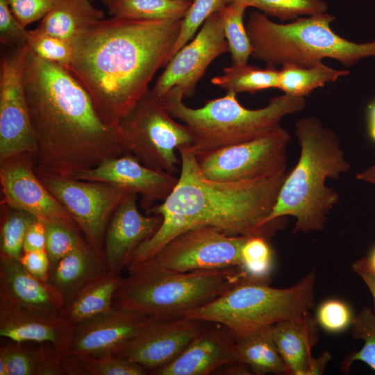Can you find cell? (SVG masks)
Returning <instances> with one entry per match:
<instances>
[{
	"label": "cell",
	"instance_id": "1",
	"mask_svg": "<svg viewBox=\"0 0 375 375\" xmlns=\"http://www.w3.org/2000/svg\"><path fill=\"white\" fill-rule=\"evenodd\" d=\"M23 77L38 176L72 178L126 153L119 124L101 118L69 70L29 48Z\"/></svg>",
	"mask_w": 375,
	"mask_h": 375
},
{
	"label": "cell",
	"instance_id": "2",
	"mask_svg": "<svg viewBox=\"0 0 375 375\" xmlns=\"http://www.w3.org/2000/svg\"><path fill=\"white\" fill-rule=\"evenodd\" d=\"M181 22L113 16L90 24L72 41L69 70L106 122L119 125L147 92L169 61Z\"/></svg>",
	"mask_w": 375,
	"mask_h": 375
},
{
	"label": "cell",
	"instance_id": "3",
	"mask_svg": "<svg viewBox=\"0 0 375 375\" xmlns=\"http://www.w3.org/2000/svg\"><path fill=\"white\" fill-rule=\"evenodd\" d=\"M178 151L181 169L176 186L162 203L146 210L147 215L162 216V224L136 249L128 267L150 260L170 240L195 226H212L232 236L266 238L283 226L286 217L269 224L265 219L276 203L287 171L259 180L220 182L202 174L193 152Z\"/></svg>",
	"mask_w": 375,
	"mask_h": 375
},
{
	"label": "cell",
	"instance_id": "4",
	"mask_svg": "<svg viewBox=\"0 0 375 375\" xmlns=\"http://www.w3.org/2000/svg\"><path fill=\"white\" fill-rule=\"evenodd\" d=\"M300 156L288 172L265 224L287 217L295 218L294 233L322 231L327 216L340 197L326 185L327 179H338L350 169L337 134L320 119L309 116L295 124Z\"/></svg>",
	"mask_w": 375,
	"mask_h": 375
},
{
	"label": "cell",
	"instance_id": "5",
	"mask_svg": "<svg viewBox=\"0 0 375 375\" xmlns=\"http://www.w3.org/2000/svg\"><path fill=\"white\" fill-rule=\"evenodd\" d=\"M127 270L114 295L113 306L161 318L183 317L248 278L240 266L181 272L152 260Z\"/></svg>",
	"mask_w": 375,
	"mask_h": 375
},
{
	"label": "cell",
	"instance_id": "6",
	"mask_svg": "<svg viewBox=\"0 0 375 375\" xmlns=\"http://www.w3.org/2000/svg\"><path fill=\"white\" fill-rule=\"evenodd\" d=\"M236 94L227 92L199 108L184 104L183 90L179 86L162 96L170 115L181 120L192 135L194 143L188 151L197 154L256 139L281 125L283 117L306 106L305 97L283 94L269 99L266 106L251 110L242 106Z\"/></svg>",
	"mask_w": 375,
	"mask_h": 375
},
{
	"label": "cell",
	"instance_id": "7",
	"mask_svg": "<svg viewBox=\"0 0 375 375\" xmlns=\"http://www.w3.org/2000/svg\"><path fill=\"white\" fill-rule=\"evenodd\" d=\"M334 19L324 12L278 24L264 13L251 12L245 26L251 56L273 67H310L331 58L347 67L362 58L375 57V41L359 44L342 38L331 28Z\"/></svg>",
	"mask_w": 375,
	"mask_h": 375
},
{
	"label": "cell",
	"instance_id": "8",
	"mask_svg": "<svg viewBox=\"0 0 375 375\" xmlns=\"http://www.w3.org/2000/svg\"><path fill=\"white\" fill-rule=\"evenodd\" d=\"M315 271L286 288L245 278L183 317L224 326L235 340L262 327L301 317L315 304Z\"/></svg>",
	"mask_w": 375,
	"mask_h": 375
},
{
	"label": "cell",
	"instance_id": "9",
	"mask_svg": "<svg viewBox=\"0 0 375 375\" xmlns=\"http://www.w3.org/2000/svg\"><path fill=\"white\" fill-rule=\"evenodd\" d=\"M126 153L153 169L174 175L181 159L176 151L190 150L194 140L183 124L174 119L162 97L151 89L119 121Z\"/></svg>",
	"mask_w": 375,
	"mask_h": 375
},
{
	"label": "cell",
	"instance_id": "10",
	"mask_svg": "<svg viewBox=\"0 0 375 375\" xmlns=\"http://www.w3.org/2000/svg\"><path fill=\"white\" fill-rule=\"evenodd\" d=\"M290 133L281 125L256 139L195 154L198 167L208 179L243 182L286 172Z\"/></svg>",
	"mask_w": 375,
	"mask_h": 375
},
{
	"label": "cell",
	"instance_id": "11",
	"mask_svg": "<svg viewBox=\"0 0 375 375\" xmlns=\"http://www.w3.org/2000/svg\"><path fill=\"white\" fill-rule=\"evenodd\" d=\"M38 176L73 218L87 243L103 252L110 217L130 192L103 182Z\"/></svg>",
	"mask_w": 375,
	"mask_h": 375
},
{
	"label": "cell",
	"instance_id": "12",
	"mask_svg": "<svg viewBox=\"0 0 375 375\" xmlns=\"http://www.w3.org/2000/svg\"><path fill=\"white\" fill-rule=\"evenodd\" d=\"M27 44L4 47L0 59V162L20 153L34 154L36 142L24 88Z\"/></svg>",
	"mask_w": 375,
	"mask_h": 375
},
{
	"label": "cell",
	"instance_id": "13",
	"mask_svg": "<svg viewBox=\"0 0 375 375\" xmlns=\"http://www.w3.org/2000/svg\"><path fill=\"white\" fill-rule=\"evenodd\" d=\"M247 238L228 235L212 226H195L170 240L150 260L181 272L240 266L241 249Z\"/></svg>",
	"mask_w": 375,
	"mask_h": 375
},
{
	"label": "cell",
	"instance_id": "14",
	"mask_svg": "<svg viewBox=\"0 0 375 375\" xmlns=\"http://www.w3.org/2000/svg\"><path fill=\"white\" fill-rule=\"evenodd\" d=\"M204 324L205 322L185 317L148 316L140 330L112 353L152 372L179 356Z\"/></svg>",
	"mask_w": 375,
	"mask_h": 375
},
{
	"label": "cell",
	"instance_id": "15",
	"mask_svg": "<svg viewBox=\"0 0 375 375\" xmlns=\"http://www.w3.org/2000/svg\"><path fill=\"white\" fill-rule=\"evenodd\" d=\"M227 52L228 43L217 12L206 19L194 40L172 58L151 90L162 97L172 88L179 86L184 97H190L210 63Z\"/></svg>",
	"mask_w": 375,
	"mask_h": 375
},
{
	"label": "cell",
	"instance_id": "16",
	"mask_svg": "<svg viewBox=\"0 0 375 375\" xmlns=\"http://www.w3.org/2000/svg\"><path fill=\"white\" fill-rule=\"evenodd\" d=\"M0 184L1 204L26 211L42 222H74L36 174L31 153L17 154L0 162Z\"/></svg>",
	"mask_w": 375,
	"mask_h": 375
},
{
	"label": "cell",
	"instance_id": "17",
	"mask_svg": "<svg viewBox=\"0 0 375 375\" xmlns=\"http://www.w3.org/2000/svg\"><path fill=\"white\" fill-rule=\"evenodd\" d=\"M72 178L107 183L140 195L146 210L165 200L178 182L174 175L148 167L129 153L78 172Z\"/></svg>",
	"mask_w": 375,
	"mask_h": 375
},
{
	"label": "cell",
	"instance_id": "18",
	"mask_svg": "<svg viewBox=\"0 0 375 375\" xmlns=\"http://www.w3.org/2000/svg\"><path fill=\"white\" fill-rule=\"evenodd\" d=\"M138 195L129 192L125 197L106 230L103 253L108 272L117 275L127 267L136 249L156 233L162 222L160 215L140 212Z\"/></svg>",
	"mask_w": 375,
	"mask_h": 375
},
{
	"label": "cell",
	"instance_id": "19",
	"mask_svg": "<svg viewBox=\"0 0 375 375\" xmlns=\"http://www.w3.org/2000/svg\"><path fill=\"white\" fill-rule=\"evenodd\" d=\"M147 317L140 312L113 306L105 313L75 325L65 356L78 359L88 355L112 353L140 330Z\"/></svg>",
	"mask_w": 375,
	"mask_h": 375
},
{
	"label": "cell",
	"instance_id": "20",
	"mask_svg": "<svg viewBox=\"0 0 375 375\" xmlns=\"http://www.w3.org/2000/svg\"><path fill=\"white\" fill-rule=\"evenodd\" d=\"M74 326L60 313L0 302V335L15 343H47L65 356Z\"/></svg>",
	"mask_w": 375,
	"mask_h": 375
},
{
	"label": "cell",
	"instance_id": "21",
	"mask_svg": "<svg viewBox=\"0 0 375 375\" xmlns=\"http://www.w3.org/2000/svg\"><path fill=\"white\" fill-rule=\"evenodd\" d=\"M237 361L235 339L228 330L226 333L204 324L179 356L151 374L207 375Z\"/></svg>",
	"mask_w": 375,
	"mask_h": 375
},
{
	"label": "cell",
	"instance_id": "22",
	"mask_svg": "<svg viewBox=\"0 0 375 375\" xmlns=\"http://www.w3.org/2000/svg\"><path fill=\"white\" fill-rule=\"evenodd\" d=\"M0 302L60 313L64 301L49 282L29 273L19 259L0 253Z\"/></svg>",
	"mask_w": 375,
	"mask_h": 375
},
{
	"label": "cell",
	"instance_id": "23",
	"mask_svg": "<svg viewBox=\"0 0 375 375\" xmlns=\"http://www.w3.org/2000/svg\"><path fill=\"white\" fill-rule=\"evenodd\" d=\"M108 272L103 252L83 239L50 269L48 282L60 293L65 306L84 286Z\"/></svg>",
	"mask_w": 375,
	"mask_h": 375
},
{
	"label": "cell",
	"instance_id": "24",
	"mask_svg": "<svg viewBox=\"0 0 375 375\" xmlns=\"http://www.w3.org/2000/svg\"><path fill=\"white\" fill-rule=\"evenodd\" d=\"M272 335L288 374L310 375L315 358L312 349L319 336V326L308 312L304 316L279 322Z\"/></svg>",
	"mask_w": 375,
	"mask_h": 375
},
{
	"label": "cell",
	"instance_id": "25",
	"mask_svg": "<svg viewBox=\"0 0 375 375\" xmlns=\"http://www.w3.org/2000/svg\"><path fill=\"white\" fill-rule=\"evenodd\" d=\"M121 278L120 275L108 272L80 290L60 314L75 326L110 310Z\"/></svg>",
	"mask_w": 375,
	"mask_h": 375
},
{
	"label": "cell",
	"instance_id": "26",
	"mask_svg": "<svg viewBox=\"0 0 375 375\" xmlns=\"http://www.w3.org/2000/svg\"><path fill=\"white\" fill-rule=\"evenodd\" d=\"M103 17V12L97 9L91 0H60L37 28L72 43L83 29Z\"/></svg>",
	"mask_w": 375,
	"mask_h": 375
},
{
	"label": "cell",
	"instance_id": "27",
	"mask_svg": "<svg viewBox=\"0 0 375 375\" xmlns=\"http://www.w3.org/2000/svg\"><path fill=\"white\" fill-rule=\"evenodd\" d=\"M272 326L262 327L235 340L238 360L247 365L252 374H288L273 338Z\"/></svg>",
	"mask_w": 375,
	"mask_h": 375
},
{
	"label": "cell",
	"instance_id": "28",
	"mask_svg": "<svg viewBox=\"0 0 375 375\" xmlns=\"http://www.w3.org/2000/svg\"><path fill=\"white\" fill-rule=\"evenodd\" d=\"M0 356L6 363L8 375H65L64 356L51 344L29 350L16 343L1 347Z\"/></svg>",
	"mask_w": 375,
	"mask_h": 375
},
{
	"label": "cell",
	"instance_id": "29",
	"mask_svg": "<svg viewBox=\"0 0 375 375\" xmlns=\"http://www.w3.org/2000/svg\"><path fill=\"white\" fill-rule=\"evenodd\" d=\"M349 73L348 70L331 68L322 62L310 67L285 65L279 70L277 88L284 94L305 97L316 88L333 83Z\"/></svg>",
	"mask_w": 375,
	"mask_h": 375
},
{
	"label": "cell",
	"instance_id": "30",
	"mask_svg": "<svg viewBox=\"0 0 375 375\" xmlns=\"http://www.w3.org/2000/svg\"><path fill=\"white\" fill-rule=\"evenodd\" d=\"M279 79V70L276 67L267 65L262 69L255 66L232 65L223 69V74L213 77L211 83L227 92L236 94L257 92L277 88Z\"/></svg>",
	"mask_w": 375,
	"mask_h": 375
},
{
	"label": "cell",
	"instance_id": "31",
	"mask_svg": "<svg viewBox=\"0 0 375 375\" xmlns=\"http://www.w3.org/2000/svg\"><path fill=\"white\" fill-rule=\"evenodd\" d=\"M192 1L178 0H113L108 6L113 16L139 19L180 20Z\"/></svg>",
	"mask_w": 375,
	"mask_h": 375
},
{
	"label": "cell",
	"instance_id": "32",
	"mask_svg": "<svg viewBox=\"0 0 375 375\" xmlns=\"http://www.w3.org/2000/svg\"><path fill=\"white\" fill-rule=\"evenodd\" d=\"M247 8L242 3L231 2L217 12L228 43L232 65L248 64L251 56L252 46L243 22Z\"/></svg>",
	"mask_w": 375,
	"mask_h": 375
},
{
	"label": "cell",
	"instance_id": "33",
	"mask_svg": "<svg viewBox=\"0 0 375 375\" xmlns=\"http://www.w3.org/2000/svg\"><path fill=\"white\" fill-rule=\"evenodd\" d=\"M1 205L0 253L19 259L26 231L38 219L26 211Z\"/></svg>",
	"mask_w": 375,
	"mask_h": 375
},
{
	"label": "cell",
	"instance_id": "34",
	"mask_svg": "<svg viewBox=\"0 0 375 375\" xmlns=\"http://www.w3.org/2000/svg\"><path fill=\"white\" fill-rule=\"evenodd\" d=\"M231 2L256 8L281 22L324 13L328 9L326 3L322 0H228V3Z\"/></svg>",
	"mask_w": 375,
	"mask_h": 375
},
{
	"label": "cell",
	"instance_id": "35",
	"mask_svg": "<svg viewBox=\"0 0 375 375\" xmlns=\"http://www.w3.org/2000/svg\"><path fill=\"white\" fill-rule=\"evenodd\" d=\"M240 267L249 278L269 283L273 267V252L263 236L247 238L241 249Z\"/></svg>",
	"mask_w": 375,
	"mask_h": 375
},
{
	"label": "cell",
	"instance_id": "36",
	"mask_svg": "<svg viewBox=\"0 0 375 375\" xmlns=\"http://www.w3.org/2000/svg\"><path fill=\"white\" fill-rule=\"evenodd\" d=\"M351 328L352 337L362 340L363 346L345 358L341 365L342 371L348 372L353 362L361 361L375 372V311L369 307L361 310L354 317Z\"/></svg>",
	"mask_w": 375,
	"mask_h": 375
},
{
	"label": "cell",
	"instance_id": "37",
	"mask_svg": "<svg viewBox=\"0 0 375 375\" xmlns=\"http://www.w3.org/2000/svg\"><path fill=\"white\" fill-rule=\"evenodd\" d=\"M42 222L46 231L45 250L51 269L85 238L74 222L56 219Z\"/></svg>",
	"mask_w": 375,
	"mask_h": 375
},
{
	"label": "cell",
	"instance_id": "38",
	"mask_svg": "<svg viewBox=\"0 0 375 375\" xmlns=\"http://www.w3.org/2000/svg\"><path fill=\"white\" fill-rule=\"evenodd\" d=\"M26 43L40 58L69 70L73 56L71 42L47 34L36 28L28 31Z\"/></svg>",
	"mask_w": 375,
	"mask_h": 375
},
{
	"label": "cell",
	"instance_id": "39",
	"mask_svg": "<svg viewBox=\"0 0 375 375\" xmlns=\"http://www.w3.org/2000/svg\"><path fill=\"white\" fill-rule=\"evenodd\" d=\"M227 3L228 0H193L182 19L180 33L169 55V60L188 43L199 26L210 15L218 12Z\"/></svg>",
	"mask_w": 375,
	"mask_h": 375
},
{
	"label": "cell",
	"instance_id": "40",
	"mask_svg": "<svg viewBox=\"0 0 375 375\" xmlns=\"http://www.w3.org/2000/svg\"><path fill=\"white\" fill-rule=\"evenodd\" d=\"M77 360L87 375H144L148 373L141 365L111 353L83 356Z\"/></svg>",
	"mask_w": 375,
	"mask_h": 375
},
{
	"label": "cell",
	"instance_id": "41",
	"mask_svg": "<svg viewBox=\"0 0 375 375\" xmlns=\"http://www.w3.org/2000/svg\"><path fill=\"white\" fill-rule=\"evenodd\" d=\"M354 317L350 307L339 299H328L319 304L315 320L326 332L338 333L351 327Z\"/></svg>",
	"mask_w": 375,
	"mask_h": 375
},
{
	"label": "cell",
	"instance_id": "42",
	"mask_svg": "<svg viewBox=\"0 0 375 375\" xmlns=\"http://www.w3.org/2000/svg\"><path fill=\"white\" fill-rule=\"evenodd\" d=\"M28 31L12 12L8 0H0V42L12 48L27 44Z\"/></svg>",
	"mask_w": 375,
	"mask_h": 375
},
{
	"label": "cell",
	"instance_id": "43",
	"mask_svg": "<svg viewBox=\"0 0 375 375\" xmlns=\"http://www.w3.org/2000/svg\"><path fill=\"white\" fill-rule=\"evenodd\" d=\"M60 0H8L10 8L26 28L40 19H43Z\"/></svg>",
	"mask_w": 375,
	"mask_h": 375
},
{
	"label": "cell",
	"instance_id": "44",
	"mask_svg": "<svg viewBox=\"0 0 375 375\" xmlns=\"http://www.w3.org/2000/svg\"><path fill=\"white\" fill-rule=\"evenodd\" d=\"M19 260L33 276L48 282L51 264L45 249L24 251Z\"/></svg>",
	"mask_w": 375,
	"mask_h": 375
},
{
	"label": "cell",
	"instance_id": "45",
	"mask_svg": "<svg viewBox=\"0 0 375 375\" xmlns=\"http://www.w3.org/2000/svg\"><path fill=\"white\" fill-rule=\"evenodd\" d=\"M46 231L44 223L37 219L28 228L23 244V252L45 249Z\"/></svg>",
	"mask_w": 375,
	"mask_h": 375
},
{
	"label": "cell",
	"instance_id": "46",
	"mask_svg": "<svg viewBox=\"0 0 375 375\" xmlns=\"http://www.w3.org/2000/svg\"><path fill=\"white\" fill-rule=\"evenodd\" d=\"M352 269L360 277L369 290L373 298L375 311V276L365 269L358 261L353 262Z\"/></svg>",
	"mask_w": 375,
	"mask_h": 375
},
{
	"label": "cell",
	"instance_id": "47",
	"mask_svg": "<svg viewBox=\"0 0 375 375\" xmlns=\"http://www.w3.org/2000/svg\"><path fill=\"white\" fill-rule=\"evenodd\" d=\"M331 355L329 352L325 351L319 357L315 358L312 363L310 375H320L322 374L327 363L331 360Z\"/></svg>",
	"mask_w": 375,
	"mask_h": 375
},
{
	"label": "cell",
	"instance_id": "48",
	"mask_svg": "<svg viewBox=\"0 0 375 375\" xmlns=\"http://www.w3.org/2000/svg\"><path fill=\"white\" fill-rule=\"evenodd\" d=\"M223 372L222 374H252L249 367L245 365L244 363H242L240 361H237L228 365H226L223 367H222Z\"/></svg>",
	"mask_w": 375,
	"mask_h": 375
},
{
	"label": "cell",
	"instance_id": "49",
	"mask_svg": "<svg viewBox=\"0 0 375 375\" xmlns=\"http://www.w3.org/2000/svg\"><path fill=\"white\" fill-rule=\"evenodd\" d=\"M358 261L365 269L375 276V245L366 257Z\"/></svg>",
	"mask_w": 375,
	"mask_h": 375
},
{
	"label": "cell",
	"instance_id": "50",
	"mask_svg": "<svg viewBox=\"0 0 375 375\" xmlns=\"http://www.w3.org/2000/svg\"><path fill=\"white\" fill-rule=\"evenodd\" d=\"M357 180L371 183L375 185V165L358 173L356 176Z\"/></svg>",
	"mask_w": 375,
	"mask_h": 375
},
{
	"label": "cell",
	"instance_id": "51",
	"mask_svg": "<svg viewBox=\"0 0 375 375\" xmlns=\"http://www.w3.org/2000/svg\"><path fill=\"white\" fill-rule=\"evenodd\" d=\"M368 131L371 139L375 142V100L368 107Z\"/></svg>",
	"mask_w": 375,
	"mask_h": 375
},
{
	"label": "cell",
	"instance_id": "52",
	"mask_svg": "<svg viewBox=\"0 0 375 375\" xmlns=\"http://www.w3.org/2000/svg\"><path fill=\"white\" fill-rule=\"evenodd\" d=\"M0 375H8L6 363L4 358L0 356Z\"/></svg>",
	"mask_w": 375,
	"mask_h": 375
},
{
	"label": "cell",
	"instance_id": "53",
	"mask_svg": "<svg viewBox=\"0 0 375 375\" xmlns=\"http://www.w3.org/2000/svg\"><path fill=\"white\" fill-rule=\"evenodd\" d=\"M94 1V0H91ZM103 3L107 7L112 3L113 0H99Z\"/></svg>",
	"mask_w": 375,
	"mask_h": 375
},
{
	"label": "cell",
	"instance_id": "54",
	"mask_svg": "<svg viewBox=\"0 0 375 375\" xmlns=\"http://www.w3.org/2000/svg\"><path fill=\"white\" fill-rule=\"evenodd\" d=\"M178 1H192L193 0H178Z\"/></svg>",
	"mask_w": 375,
	"mask_h": 375
}]
</instances>
